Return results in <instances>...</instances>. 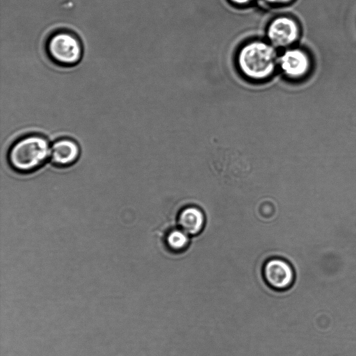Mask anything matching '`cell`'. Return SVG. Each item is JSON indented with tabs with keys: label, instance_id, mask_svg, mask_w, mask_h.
Instances as JSON below:
<instances>
[{
	"label": "cell",
	"instance_id": "8992f818",
	"mask_svg": "<svg viewBox=\"0 0 356 356\" xmlns=\"http://www.w3.org/2000/svg\"><path fill=\"white\" fill-rule=\"evenodd\" d=\"M278 67L291 79H299L309 70L310 60L305 51L294 48L285 50L278 58Z\"/></svg>",
	"mask_w": 356,
	"mask_h": 356
},
{
	"label": "cell",
	"instance_id": "5b68a950",
	"mask_svg": "<svg viewBox=\"0 0 356 356\" xmlns=\"http://www.w3.org/2000/svg\"><path fill=\"white\" fill-rule=\"evenodd\" d=\"M263 275L268 286L277 291L289 288L293 280V272L289 264L279 259H270L265 264Z\"/></svg>",
	"mask_w": 356,
	"mask_h": 356
},
{
	"label": "cell",
	"instance_id": "52a82bcc",
	"mask_svg": "<svg viewBox=\"0 0 356 356\" xmlns=\"http://www.w3.org/2000/svg\"><path fill=\"white\" fill-rule=\"evenodd\" d=\"M80 149L70 138H60L55 141L50 149V159L52 163L60 167H67L74 164L79 159Z\"/></svg>",
	"mask_w": 356,
	"mask_h": 356
},
{
	"label": "cell",
	"instance_id": "ba28073f",
	"mask_svg": "<svg viewBox=\"0 0 356 356\" xmlns=\"http://www.w3.org/2000/svg\"><path fill=\"white\" fill-rule=\"evenodd\" d=\"M178 222L184 232L188 234L195 235L202 229L204 218L201 210L191 207L181 211Z\"/></svg>",
	"mask_w": 356,
	"mask_h": 356
},
{
	"label": "cell",
	"instance_id": "8fae6325",
	"mask_svg": "<svg viewBox=\"0 0 356 356\" xmlns=\"http://www.w3.org/2000/svg\"><path fill=\"white\" fill-rule=\"evenodd\" d=\"M253 1L254 0H229V1L231 2L232 3L240 6L248 5Z\"/></svg>",
	"mask_w": 356,
	"mask_h": 356
},
{
	"label": "cell",
	"instance_id": "6da1fadb",
	"mask_svg": "<svg viewBox=\"0 0 356 356\" xmlns=\"http://www.w3.org/2000/svg\"><path fill=\"white\" fill-rule=\"evenodd\" d=\"M277 48L268 41L254 40L238 50L236 63L239 71L252 81H264L272 76L278 66Z\"/></svg>",
	"mask_w": 356,
	"mask_h": 356
},
{
	"label": "cell",
	"instance_id": "3957f363",
	"mask_svg": "<svg viewBox=\"0 0 356 356\" xmlns=\"http://www.w3.org/2000/svg\"><path fill=\"white\" fill-rule=\"evenodd\" d=\"M46 51L55 64L61 67H72L81 60L83 47L74 33L63 30L53 33L48 38Z\"/></svg>",
	"mask_w": 356,
	"mask_h": 356
},
{
	"label": "cell",
	"instance_id": "277c9868",
	"mask_svg": "<svg viewBox=\"0 0 356 356\" xmlns=\"http://www.w3.org/2000/svg\"><path fill=\"white\" fill-rule=\"evenodd\" d=\"M300 35L297 22L288 16H279L270 21L266 29L267 41L275 48H284L295 43Z\"/></svg>",
	"mask_w": 356,
	"mask_h": 356
},
{
	"label": "cell",
	"instance_id": "9c48e42d",
	"mask_svg": "<svg viewBox=\"0 0 356 356\" xmlns=\"http://www.w3.org/2000/svg\"><path fill=\"white\" fill-rule=\"evenodd\" d=\"M167 244L173 250L179 251L183 250L188 243V234L182 229H175L171 231L167 236Z\"/></svg>",
	"mask_w": 356,
	"mask_h": 356
},
{
	"label": "cell",
	"instance_id": "7a4b0ae2",
	"mask_svg": "<svg viewBox=\"0 0 356 356\" xmlns=\"http://www.w3.org/2000/svg\"><path fill=\"white\" fill-rule=\"evenodd\" d=\"M49 142L42 136L30 134L20 138L10 147L8 161L19 173H30L40 168L50 156Z\"/></svg>",
	"mask_w": 356,
	"mask_h": 356
},
{
	"label": "cell",
	"instance_id": "30bf717a",
	"mask_svg": "<svg viewBox=\"0 0 356 356\" xmlns=\"http://www.w3.org/2000/svg\"><path fill=\"white\" fill-rule=\"evenodd\" d=\"M264 2L271 5H286L292 3L295 0H261Z\"/></svg>",
	"mask_w": 356,
	"mask_h": 356
}]
</instances>
